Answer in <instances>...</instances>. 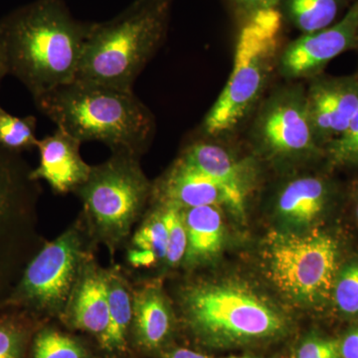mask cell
I'll return each mask as SVG.
<instances>
[{"mask_svg":"<svg viewBox=\"0 0 358 358\" xmlns=\"http://www.w3.org/2000/svg\"><path fill=\"white\" fill-rule=\"evenodd\" d=\"M93 23L71 14L65 0H34L0 20V59L33 100L75 81Z\"/></svg>","mask_w":358,"mask_h":358,"instance_id":"6da1fadb","label":"cell"},{"mask_svg":"<svg viewBox=\"0 0 358 358\" xmlns=\"http://www.w3.org/2000/svg\"><path fill=\"white\" fill-rule=\"evenodd\" d=\"M34 102L57 129L81 143H103L112 152L141 157L155 134L154 115L134 90L75 80Z\"/></svg>","mask_w":358,"mask_h":358,"instance_id":"7a4b0ae2","label":"cell"},{"mask_svg":"<svg viewBox=\"0 0 358 358\" xmlns=\"http://www.w3.org/2000/svg\"><path fill=\"white\" fill-rule=\"evenodd\" d=\"M181 315L192 334L214 348L279 338L288 320L268 296L238 280H196L179 289Z\"/></svg>","mask_w":358,"mask_h":358,"instance_id":"3957f363","label":"cell"},{"mask_svg":"<svg viewBox=\"0 0 358 358\" xmlns=\"http://www.w3.org/2000/svg\"><path fill=\"white\" fill-rule=\"evenodd\" d=\"M232 70L197 134L238 136L278 76L285 21L278 8L265 9L238 24Z\"/></svg>","mask_w":358,"mask_h":358,"instance_id":"277c9868","label":"cell"},{"mask_svg":"<svg viewBox=\"0 0 358 358\" xmlns=\"http://www.w3.org/2000/svg\"><path fill=\"white\" fill-rule=\"evenodd\" d=\"M173 0H136L112 20L93 23L76 80L133 90L164 43Z\"/></svg>","mask_w":358,"mask_h":358,"instance_id":"5b68a950","label":"cell"},{"mask_svg":"<svg viewBox=\"0 0 358 358\" xmlns=\"http://www.w3.org/2000/svg\"><path fill=\"white\" fill-rule=\"evenodd\" d=\"M140 159L131 152H112L106 162L92 166L86 182L75 192L92 241L106 247L112 258L128 243L134 225L152 203V182Z\"/></svg>","mask_w":358,"mask_h":358,"instance_id":"8992f818","label":"cell"},{"mask_svg":"<svg viewBox=\"0 0 358 358\" xmlns=\"http://www.w3.org/2000/svg\"><path fill=\"white\" fill-rule=\"evenodd\" d=\"M346 256L341 236L320 227L305 233H270L262 252L266 274L275 289L294 303L317 310L331 305Z\"/></svg>","mask_w":358,"mask_h":358,"instance_id":"52a82bcc","label":"cell"},{"mask_svg":"<svg viewBox=\"0 0 358 358\" xmlns=\"http://www.w3.org/2000/svg\"><path fill=\"white\" fill-rule=\"evenodd\" d=\"M241 131L261 164L294 169L324 160L308 117L305 82L272 86Z\"/></svg>","mask_w":358,"mask_h":358,"instance_id":"ba28073f","label":"cell"},{"mask_svg":"<svg viewBox=\"0 0 358 358\" xmlns=\"http://www.w3.org/2000/svg\"><path fill=\"white\" fill-rule=\"evenodd\" d=\"M81 215L50 242H45L27 263L3 305L26 315L62 317L84 266L95 257Z\"/></svg>","mask_w":358,"mask_h":358,"instance_id":"9c48e42d","label":"cell"},{"mask_svg":"<svg viewBox=\"0 0 358 358\" xmlns=\"http://www.w3.org/2000/svg\"><path fill=\"white\" fill-rule=\"evenodd\" d=\"M22 154L0 145V310L41 245L37 205L41 187Z\"/></svg>","mask_w":358,"mask_h":358,"instance_id":"30bf717a","label":"cell"},{"mask_svg":"<svg viewBox=\"0 0 358 358\" xmlns=\"http://www.w3.org/2000/svg\"><path fill=\"white\" fill-rule=\"evenodd\" d=\"M233 136L210 138L195 134L178 159L215 180L229 195L234 215L245 217L247 199L255 189L262 164L250 152L240 154L231 143Z\"/></svg>","mask_w":358,"mask_h":358,"instance_id":"8fae6325","label":"cell"},{"mask_svg":"<svg viewBox=\"0 0 358 358\" xmlns=\"http://www.w3.org/2000/svg\"><path fill=\"white\" fill-rule=\"evenodd\" d=\"M358 47V0L333 25L289 41L282 47L278 76L285 81H308L324 73L334 58Z\"/></svg>","mask_w":358,"mask_h":358,"instance_id":"7c38bea8","label":"cell"},{"mask_svg":"<svg viewBox=\"0 0 358 358\" xmlns=\"http://www.w3.org/2000/svg\"><path fill=\"white\" fill-rule=\"evenodd\" d=\"M306 82L308 117L315 138L324 150L357 115L358 72L346 76H329L322 73Z\"/></svg>","mask_w":358,"mask_h":358,"instance_id":"4fadbf2b","label":"cell"},{"mask_svg":"<svg viewBox=\"0 0 358 358\" xmlns=\"http://www.w3.org/2000/svg\"><path fill=\"white\" fill-rule=\"evenodd\" d=\"M278 186L273 207L282 222L308 228L322 222L338 199V188L327 174L289 173Z\"/></svg>","mask_w":358,"mask_h":358,"instance_id":"5bb4252c","label":"cell"},{"mask_svg":"<svg viewBox=\"0 0 358 358\" xmlns=\"http://www.w3.org/2000/svg\"><path fill=\"white\" fill-rule=\"evenodd\" d=\"M152 203L224 207L234 215L232 200L222 186L179 159L152 182Z\"/></svg>","mask_w":358,"mask_h":358,"instance_id":"9a60e30c","label":"cell"},{"mask_svg":"<svg viewBox=\"0 0 358 358\" xmlns=\"http://www.w3.org/2000/svg\"><path fill=\"white\" fill-rule=\"evenodd\" d=\"M81 145L59 129L38 140L40 162L36 169H32L33 180L46 181L56 194L76 192L86 182L92 169L82 157Z\"/></svg>","mask_w":358,"mask_h":358,"instance_id":"2e32d148","label":"cell"},{"mask_svg":"<svg viewBox=\"0 0 358 358\" xmlns=\"http://www.w3.org/2000/svg\"><path fill=\"white\" fill-rule=\"evenodd\" d=\"M61 319L72 329L93 334L96 338L107 329L108 268L101 267L95 257L84 266Z\"/></svg>","mask_w":358,"mask_h":358,"instance_id":"e0dca14e","label":"cell"},{"mask_svg":"<svg viewBox=\"0 0 358 358\" xmlns=\"http://www.w3.org/2000/svg\"><path fill=\"white\" fill-rule=\"evenodd\" d=\"M171 301L159 281L133 285V324L136 343L147 352L159 350L173 327Z\"/></svg>","mask_w":358,"mask_h":358,"instance_id":"ac0fdd59","label":"cell"},{"mask_svg":"<svg viewBox=\"0 0 358 358\" xmlns=\"http://www.w3.org/2000/svg\"><path fill=\"white\" fill-rule=\"evenodd\" d=\"M183 209L187 247L183 265L194 268L211 262L222 250V207L199 206Z\"/></svg>","mask_w":358,"mask_h":358,"instance_id":"d6986e66","label":"cell"},{"mask_svg":"<svg viewBox=\"0 0 358 358\" xmlns=\"http://www.w3.org/2000/svg\"><path fill=\"white\" fill-rule=\"evenodd\" d=\"M109 322L98 338L101 348L110 355L128 350V336L133 324V284L120 266L108 268Z\"/></svg>","mask_w":358,"mask_h":358,"instance_id":"ffe728a7","label":"cell"},{"mask_svg":"<svg viewBox=\"0 0 358 358\" xmlns=\"http://www.w3.org/2000/svg\"><path fill=\"white\" fill-rule=\"evenodd\" d=\"M343 0H281L279 9L285 24L308 34L333 25Z\"/></svg>","mask_w":358,"mask_h":358,"instance_id":"44dd1931","label":"cell"},{"mask_svg":"<svg viewBox=\"0 0 358 358\" xmlns=\"http://www.w3.org/2000/svg\"><path fill=\"white\" fill-rule=\"evenodd\" d=\"M329 307L341 319L358 320V254L346 256L341 264Z\"/></svg>","mask_w":358,"mask_h":358,"instance_id":"7402d4cb","label":"cell"},{"mask_svg":"<svg viewBox=\"0 0 358 358\" xmlns=\"http://www.w3.org/2000/svg\"><path fill=\"white\" fill-rule=\"evenodd\" d=\"M37 120L34 115L16 117L0 107V145L20 152L36 148Z\"/></svg>","mask_w":358,"mask_h":358,"instance_id":"603a6c76","label":"cell"},{"mask_svg":"<svg viewBox=\"0 0 358 358\" xmlns=\"http://www.w3.org/2000/svg\"><path fill=\"white\" fill-rule=\"evenodd\" d=\"M150 206L152 208L141 219L140 227L131 234L129 247L154 252L160 262L164 263L167 244L166 224L159 207L155 204Z\"/></svg>","mask_w":358,"mask_h":358,"instance_id":"cb8c5ba5","label":"cell"},{"mask_svg":"<svg viewBox=\"0 0 358 358\" xmlns=\"http://www.w3.org/2000/svg\"><path fill=\"white\" fill-rule=\"evenodd\" d=\"M159 207L166 224L167 233L166 255L164 263L169 268L178 267L185 259L187 236L183 209L178 205L169 203H150Z\"/></svg>","mask_w":358,"mask_h":358,"instance_id":"d4e9b609","label":"cell"},{"mask_svg":"<svg viewBox=\"0 0 358 358\" xmlns=\"http://www.w3.org/2000/svg\"><path fill=\"white\" fill-rule=\"evenodd\" d=\"M32 358H88V352L76 338L44 329L35 336Z\"/></svg>","mask_w":358,"mask_h":358,"instance_id":"484cf974","label":"cell"},{"mask_svg":"<svg viewBox=\"0 0 358 358\" xmlns=\"http://www.w3.org/2000/svg\"><path fill=\"white\" fill-rule=\"evenodd\" d=\"M324 162L329 169L358 171V110L345 131L324 150Z\"/></svg>","mask_w":358,"mask_h":358,"instance_id":"4316f807","label":"cell"},{"mask_svg":"<svg viewBox=\"0 0 358 358\" xmlns=\"http://www.w3.org/2000/svg\"><path fill=\"white\" fill-rule=\"evenodd\" d=\"M23 315L16 312L0 317V358H23L27 338L24 324L21 322Z\"/></svg>","mask_w":358,"mask_h":358,"instance_id":"83f0119b","label":"cell"},{"mask_svg":"<svg viewBox=\"0 0 358 358\" xmlns=\"http://www.w3.org/2000/svg\"><path fill=\"white\" fill-rule=\"evenodd\" d=\"M294 358H341L338 339L310 336L299 346Z\"/></svg>","mask_w":358,"mask_h":358,"instance_id":"f1b7e54d","label":"cell"},{"mask_svg":"<svg viewBox=\"0 0 358 358\" xmlns=\"http://www.w3.org/2000/svg\"><path fill=\"white\" fill-rule=\"evenodd\" d=\"M231 15L237 24L265 9L277 8L281 0H226Z\"/></svg>","mask_w":358,"mask_h":358,"instance_id":"f546056e","label":"cell"},{"mask_svg":"<svg viewBox=\"0 0 358 358\" xmlns=\"http://www.w3.org/2000/svg\"><path fill=\"white\" fill-rule=\"evenodd\" d=\"M127 262L134 268H150L160 262L154 252L129 247Z\"/></svg>","mask_w":358,"mask_h":358,"instance_id":"4dcf8cb0","label":"cell"},{"mask_svg":"<svg viewBox=\"0 0 358 358\" xmlns=\"http://www.w3.org/2000/svg\"><path fill=\"white\" fill-rule=\"evenodd\" d=\"M341 358H358V324L338 338Z\"/></svg>","mask_w":358,"mask_h":358,"instance_id":"1f68e13d","label":"cell"},{"mask_svg":"<svg viewBox=\"0 0 358 358\" xmlns=\"http://www.w3.org/2000/svg\"><path fill=\"white\" fill-rule=\"evenodd\" d=\"M348 205L352 210V217L358 226V178L353 181L348 193Z\"/></svg>","mask_w":358,"mask_h":358,"instance_id":"d6a6232c","label":"cell"},{"mask_svg":"<svg viewBox=\"0 0 358 358\" xmlns=\"http://www.w3.org/2000/svg\"><path fill=\"white\" fill-rule=\"evenodd\" d=\"M164 358H209L201 353L193 352L187 348H176L171 352L166 353Z\"/></svg>","mask_w":358,"mask_h":358,"instance_id":"836d02e7","label":"cell"},{"mask_svg":"<svg viewBox=\"0 0 358 358\" xmlns=\"http://www.w3.org/2000/svg\"><path fill=\"white\" fill-rule=\"evenodd\" d=\"M6 75V68H4L3 63H2L1 59H0V82Z\"/></svg>","mask_w":358,"mask_h":358,"instance_id":"e575fe53","label":"cell"},{"mask_svg":"<svg viewBox=\"0 0 358 358\" xmlns=\"http://www.w3.org/2000/svg\"><path fill=\"white\" fill-rule=\"evenodd\" d=\"M228 358H258L255 357H250V355H243V357H231Z\"/></svg>","mask_w":358,"mask_h":358,"instance_id":"d590c367","label":"cell"},{"mask_svg":"<svg viewBox=\"0 0 358 358\" xmlns=\"http://www.w3.org/2000/svg\"><path fill=\"white\" fill-rule=\"evenodd\" d=\"M357 49H358V47H357Z\"/></svg>","mask_w":358,"mask_h":358,"instance_id":"8d00e7d4","label":"cell"}]
</instances>
